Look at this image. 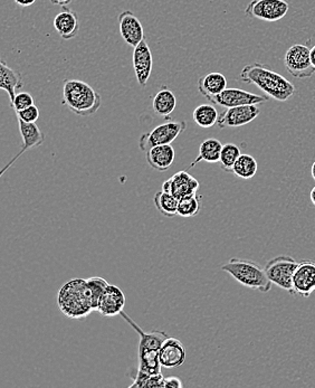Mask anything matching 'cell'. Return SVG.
<instances>
[{"label":"cell","mask_w":315,"mask_h":388,"mask_svg":"<svg viewBox=\"0 0 315 388\" xmlns=\"http://www.w3.org/2000/svg\"><path fill=\"white\" fill-rule=\"evenodd\" d=\"M125 306V295L119 286L114 284H108L99 302H97V312H100L104 317H116L123 312Z\"/></svg>","instance_id":"obj_14"},{"label":"cell","mask_w":315,"mask_h":388,"mask_svg":"<svg viewBox=\"0 0 315 388\" xmlns=\"http://www.w3.org/2000/svg\"><path fill=\"white\" fill-rule=\"evenodd\" d=\"M221 270L228 273L238 283L249 289L267 293L272 289V282L266 274L265 269L256 262L245 259H230L221 265Z\"/></svg>","instance_id":"obj_4"},{"label":"cell","mask_w":315,"mask_h":388,"mask_svg":"<svg viewBox=\"0 0 315 388\" xmlns=\"http://www.w3.org/2000/svg\"><path fill=\"white\" fill-rule=\"evenodd\" d=\"M18 120V127H20V135L22 139V146L20 149V152L15 156L13 159L9 161L7 165L1 169L0 171V177H3L6 171L10 168L11 166L14 165L18 158L22 157V154L24 152H28L33 148H37V147L42 146L45 141V135L42 133V130L37 127L36 123H27V122L22 121L20 119Z\"/></svg>","instance_id":"obj_12"},{"label":"cell","mask_w":315,"mask_h":388,"mask_svg":"<svg viewBox=\"0 0 315 388\" xmlns=\"http://www.w3.org/2000/svg\"><path fill=\"white\" fill-rule=\"evenodd\" d=\"M34 105H35V101H34L31 94L22 92V93L16 94L14 102L11 103V107H14L15 112H17V111L24 110L26 107H31Z\"/></svg>","instance_id":"obj_32"},{"label":"cell","mask_w":315,"mask_h":388,"mask_svg":"<svg viewBox=\"0 0 315 388\" xmlns=\"http://www.w3.org/2000/svg\"><path fill=\"white\" fill-rule=\"evenodd\" d=\"M73 1H74V0H50V3H52V5L62 6V7L69 5V4H72Z\"/></svg>","instance_id":"obj_37"},{"label":"cell","mask_w":315,"mask_h":388,"mask_svg":"<svg viewBox=\"0 0 315 388\" xmlns=\"http://www.w3.org/2000/svg\"><path fill=\"white\" fill-rule=\"evenodd\" d=\"M185 129V121H167L159 124L149 133L141 135V138L139 140L140 150L147 152L153 147L172 145Z\"/></svg>","instance_id":"obj_6"},{"label":"cell","mask_w":315,"mask_h":388,"mask_svg":"<svg viewBox=\"0 0 315 388\" xmlns=\"http://www.w3.org/2000/svg\"><path fill=\"white\" fill-rule=\"evenodd\" d=\"M227 88V79L218 72L204 75L198 80V90L208 100L218 95Z\"/></svg>","instance_id":"obj_22"},{"label":"cell","mask_w":315,"mask_h":388,"mask_svg":"<svg viewBox=\"0 0 315 388\" xmlns=\"http://www.w3.org/2000/svg\"><path fill=\"white\" fill-rule=\"evenodd\" d=\"M299 263L290 255H281L266 263L265 272L272 283L293 295V278Z\"/></svg>","instance_id":"obj_5"},{"label":"cell","mask_w":315,"mask_h":388,"mask_svg":"<svg viewBox=\"0 0 315 388\" xmlns=\"http://www.w3.org/2000/svg\"><path fill=\"white\" fill-rule=\"evenodd\" d=\"M153 201H155L158 212L162 214L163 216L170 218L177 215L179 199H176L172 194L161 189L160 192L155 194Z\"/></svg>","instance_id":"obj_26"},{"label":"cell","mask_w":315,"mask_h":388,"mask_svg":"<svg viewBox=\"0 0 315 388\" xmlns=\"http://www.w3.org/2000/svg\"><path fill=\"white\" fill-rule=\"evenodd\" d=\"M192 118L198 127L209 129L218 122L219 113L214 105H202L195 109Z\"/></svg>","instance_id":"obj_25"},{"label":"cell","mask_w":315,"mask_h":388,"mask_svg":"<svg viewBox=\"0 0 315 388\" xmlns=\"http://www.w3.org/2000/svg\"><path fill=\"white\" fill-rule=\"evenodd\" d=\"M311 61H312V64L315 67V45L311 48Z\"/></svg>","instance_id":"obj_38"},{"label":"cell","mask_w":315,"mask_h":388,"mask_svg":"<svg viewBox=\"0 0 315 388\" xmlns=\"http://www.w3.org/2000/svg\"><path fill=\"white\" fill-rule=\"evenodd\" d=\"M24 86L22 74L20 72L9 67L5 62L0 63V88L8 94L11 103L14 102L17 90Z\"/></svg>","instance_id":"obj_21"},{"label":"cell","mask_w":315,"mask_h":388,"mask_svg":"<svg viewBox=\"0 0 315 388\" xmlns=\"http://www.w3.org/2000/svg\"><path fill=\"white\" fill-rule=\"evenodd\" d=\"M54 28L61 39L65 41L75 39L80 32V20L78 15L71 9H62L54 18Z\"/></svg>","instance_id":"obj_19"},{"label":"cell","mask_w":315,"mask_h":388,"mask_svg":"<svg viewBox=\"0 0 315 388\" xmlns=\"http://www.w3.org/2000/svg\"><path fill=\"white\" fill-rule=\"evenodd\" d=\"M200 208H202V196H198L197 194L186 196L183 199H179L177 215L183 218H195L200 214Z\"/></svg>","instance_id":"obj_29"},{"label":"cell","mask_w":315,"mask_h":388,"mask_svg":"<svg viewBox=\"0 0 315 388\" xmlns=\"http://www.w3.org/2000/svg\"><path fill=\"white\" fill-rule=\"evenodd\" d=\"M119 28L122 39L131 47L138 46L144 41V26L132 11H122L119 15Z\"/></svg>","instance_id":"obj_16"},{"label":"cell","mask_w":315,"mask_h":388,"mask_svg":"<svg viewBox=\"0 0 315 388\" xmlns=\"http://www.w3.org/2000/svg\"><path fill=\"white\" fill-rule=\"evenodd\" d=\"M161 189L172 194L176 199H181L186 196L197 194L200 189V182L194 176L188 174V171L183 170L167 179L166 182H163Z\"/></svg>","instance_id":"obj_13"},{"label":"cell","mask_w":315,"mask_h":388,"mask_svg":"<svg viewBox=\"0 0 315 388\" xmlns=\"http://www.w3.org/2000/svg\"><path fill=\"white\" fill-rule=\"evenodd\" d=\"M315 291V261L303 260L296 267L293 278V295L309 297Z\"/></svg>","instance_id":"obj_15"},{"label":"cell","mask_w":315,"mask_h":388,"mask_svg":"<svg viewBox=\"0 0 315 388\" xmlns=\"http://www.w3.org/2000/svg\"><path fill=\"white\" fill-rule=\"evenodd\" d=\"M88 282H89L90 288H91L93 299H94L95 312H97L99 299H100L101 295H102L108 283L105 279L101 278V276H93V278L88 279Z\"/></svg>","instance_id":"obj_31"},{"label":"cell","mask_w":315,"mask_h":388,"mask_svg":"<svg viewBox=\"0 0 315 388\" xmlns=\"http://www.w3.org/2000/svg\"><path fill=\"white\" fill-rule=\"evenodd\" d=\"M260 110L258 105H241V107H228L219 114L218 126L220 129L225 128H239L254 121L260 116Z\"/></svg>","instance_id":"obj_10"},{"label":"cell","mask_w":315,"mask_h":388,"mask_svg":"<svg viewBox=\"0 0 315 388\" xmlns=\"http://www.w3.org/2000/svg\"><path fill=\"white\" fill-rule=\"evenodd\" d=\"M120 316H121L122 319L127 321V323L131 326L133 330H136V333H139V337H140L139 354L144 353V352H148V350H160L163 342H164V340L169 337L164 331L144 333L141 328L136 325V322L133 321V320L129 317V314H125V312H122Z\"/></svg>","instance_id":"obj_18"},{"label":"cell","mask_w":315,"mask_h":388,"mask_svg":"<svg viewBox=\"0 0 315 388\" xmlns=\"http://www.w3.org/2000/svg\"><path fill=\"white\" fill-rule=\"evenodd\" d=\"M241 80L247 84H254L268 97L279 102L288 101L295 93L293 83L260 63L249 64L244 67L241 72Z\"/></svg>","instance_id":"obj_1"},{"label":"cell","mask_w":315,"mask_h":388,"mask_svg":"<svg viewBox=\"0 0 315 388\" xmlns=\"http://www.w3.org/2000/svg\"><path fill=\"white\" fill-rule=\"evenodd\" d=\"M163 368H177L186 361V349L179 339L168 337L159 350Z\"/></svg>","instance_id":"obj_17"},{"label":"cell","mask_w":315,"mask_h":388,"mask_svg":"<svg viewBox=\"0 0 315 388\" xmlns=\"http://www.w3.org/2000/svg\"><path fill=\"white\" fill-rule=\"evenodd\" d=\"M163 383H164V377L162 374L151 375L146 382L144 387L153 388V387H163Z\"/></svg>","instance_id":"obj_34"},{"label":"cell","mask_w":315,"mask_h":388,"mask_svg":"<svg viewBox=\"0 0 315 388\" xmlns=\"http://www.w3.org/2000/svg\"><path fill=\"white\" fill-rule=\"evenodd\" d=\"M57 305L62 314L69 319H83L95 312L94 299L89 282L84 279H72L58 291Z\"/></svg>","instance_id":"obj_2"},{"label":"cell","mask_w":315,"mask_h":388,"mask_svg":"<svg viewBox=\"0 0 315 388\" xmlns=\"http://www.w3.org/2000/svg\"><path fill=\"white\" fill-rule=\"evenodd\" d=\"M258 163L253 156L251 154H241V157L238 158L235 165L232 167V174L235 175L238 178L248 180L255 177L258 173Z\"/></svg>","instance_id":"obj_27"},{"label":"cell","mask_w":315,"mask_h":388,"mask_svg":"<svg viewBox=\"0 0 315 388\" xmlns=\"http://www.w3.org/2000/svg\"><path fill=\"white\" fill-rule=\"evenodd\" d=\"M138 372L142 374H160L161 363L159 350H148L139 354Z\"/></svg>","instance_id":"obj_28"},{"label":"cell","mask_w":315,"mask_h":388,"mask_svg":"<svg viewBox=\"0 0 315 388\" xmlns=\"http://www.w3.org/2000/svg\"><path fill=\"white\" fill-rule=\"evenodd\" d=\"M284 64L288 73L296 79H307L315 74V67L311 61V50L307 45L290 46L285 53Z\"/></svg>","instance_id":"obj_7"},{"label":"cell","mask_w":315,"mask_h":388,"mask_svg":"<svg viewBox=\"0 0 315 388\" xmlns=\"http://www.w3.org/2000/svg\"><path fill=\"white\" fill-rule=\"evenodd\" d=\"M146 159L151 168L155 170L164 171L172 168L176 158L174 147L172 145H160V146L153 147L146 152Z\"/></svg>","instance_id":"obj_20"},{"label":"cell","mask_w":315,"mask_h":388,"mask_svg":"<svg viewBox=\"0 0 315 388\" xmlns=\"http://www.w3.org/2000/svg\"><path fill=\"white\" fill-rule=\"evenodd\" d=\"M241 149L235 143H226L223 146V150H221L220 167L223 170L230 173L232 171V167L235 165L238 158L241 157Z\"/></svg>","instance_id":"obj_30"},{"label":"cell","mask_w":315,"mask_h":388,"mask_svg":"<svg viewBox=\"0 0 315 388\" xmlns=\"http://www.w3.org/2000/svg\"><path fill=\"white\" fill-rule=\"evenodd\" d=\"M177 107V98L172 90L163 86L160 91L155 94L153 100V112L159 116L168 120V116L174 112Z\"/></svg>","instance_id":"obj_24"},{"label":"cell","mask_w":315,"mask_h":388,"mask_svg":"<svg viewBox=\"0 0 315 388\" xmlns=\"http://www.w3.org/2000/svg\"><path fill=\"white\" fill-rule=\"evenodd\" d=\"M62 105L76 116H90L99 111L102 105V98L100 93L83 81L65 80Z\"/></svg>","instance_id":"obj_3"},{"label":"cell","mask_w":315,"mask_h":388,"mask_svg":"<svg viewBox=\"0 0 315 388\" xmlns=\"http://www.w3.org/2000/svg\"><path fill=\"white\" fill-rule=\"evenodd\" d=\"M15 3L17 4V5L20 6V7H29V6L34 5V4L36 3V0H15Z\"/></svg>","instance_id":"obj_36"},{"label":"cell","mask_w":315,"mask_h":388,"mask_svg":"<svg viewBox=\"0 0 315 388\" xmlns=\"http://www.w3.org/2000/svg\"><path fill=\"white\" fill-rule=\"evenodd\" d=\"M310 199L311 201H312V204L315 206V186L312 188V190H311Z\"/></svg>","instance_id":"obj_39"},{"label":"cell","mask_w":315,"mask_h":388,"mask_svg":"<svg viewBox=\"0 0 315 388\" xmlns=\"http://www.w3.org/2000/svg\"><path fill=\"white\" fill-rule=\"evenodd\" d=\"M311 175H312V178L315 180V161L313 163L312 168H311Z\"/></svg>","instance_id":"obj_40"},{"label":"cell","mask_w":315,"mask_h":388,"mask_svg":"<svg viewBox=\"0 0 315 388\" xmlns=\"http://www.w3.org/2000/svg\"><path fill=\"white\" fill-rule=\"evenodd\" d=\"M163 387L164 388H183V384L177 376H170V377L164 378V383H163Z\"/></svg>","instance_id":"obj_35"},{"label":"cell","mask_w":315,"mask_h":388,"mask_svg":"<svg viewBox=\"0 0 315 388\" xmlns=\"http://www.w3.org/2000/svg\"><path fill=\"white\" fill-rule=\"evenodd\" d=\"M17 119H20L22 121L27 122V123H36L39 119V110L36 105H34L31 107H26L24 110L17 111Z\"/></svg>","instance_id":"obj_33"},{"label":"cell","mask_w":315,"mask_h":388,"mask_svg":"<svg viewBox=\"0 0 315 388\" xmlns=\"http://www.w3.org/2000/svg\"><path fill=\"white\" fill-rule=\"evenodd\" d=\"M223 146L224 145L215 138H208L202 141L200 147V154L190 163L188 169L194 168L197 163H202V161H205V163H219Z\"/></svg>","instance_id":"obj_23"},{"label":"cell","mask_w":315,"mask_h":388,"mask_svg":"<svg viewBox=\"0 0 315 388\" xmlns=\"http://www.w3.org/2000/svg\"><path fill=\"white\" fill-rule=\"evenodd\" d=\"M132 62L133 69H134V74H136L139 86L146 88L148 81L151 76L153 67V53L150 50L146 37L138 46L134 47Z\"/></svg>","instance_id":"obj_11"},{"label":"cell","mask_w":315,"mask_h":388,"mask_svg":"<svg viewBox=\"0 0 315 388\" xmlns=\"http://www.w3.org/2000/svg\"><path fill=\"white\" fill-rule=\"evenodd\" d=\"M214 105H220V107H241V105H258L260 103L268 101V97L264 95H258V94L251 93V92L244 91L241 88H226L218 95L208 100Z\"/></svg>","instance_id":"obj_9"},{"label":"cell","mask_w":315,"mask_h":388,"mask_svg":"<svg viewBox=\"0 0 315 388\" xmlns=\"http://www.w3.org/2000/svg\"><path fill=\"white\" fill-rule=\"evenodd\" d=\"M290 6L285 0H252L245 9V14L251 18L264 22H277L288 13Z\"/></svg>","instance_id":"obj_8"}]
</instances>
